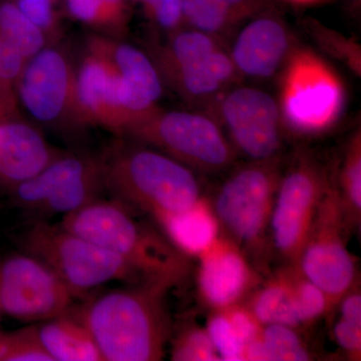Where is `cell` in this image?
Wrapping results in <instances>:
<instances>
[{"mask_svg": "<svg viewBox=\"0 0 361 361\" xmlns=\"http://www.w3.org/2000/svg\"><path fill=\"white\" fill-rule=\"evenodd\" d=\"M170 287L142 282L114 289L85 304L78 317L89 329L103 361H157L171 334L166 305Z\"/></svg>", "mask_w": 361, "mask_h": 361, "instance_id": "6da1fadb", "label": "cell"}, {"mask_svg": "<svg viewBox=\"0 0 361 361\" xmlns=\"http://www.w3.org/2000/svg\"><path fill=\"white\" fill-rule=\"evenodd\" d=\"M59 224L120 256L147 281L172 288L189 272L187 256L118 201L97 199L61 217Z\"/></svg>", "mask_w": 361, "mask_h": 361, "instance_id": "7a4b0ae2", "label": "cell"}, {"mask_svg": "<svg viewBox=\"0 0 361 361\" xmlns=\"http://www.w3.org/2000/svg\"><path fill=\"white\" fill-rule=\"evenodd\" d=\"M99 161L104 189L123 205L154 218L185 210L201 198L191 169L163 152L116 146Z\"/></svg>", "mask_w": 361, "mask_h": 361, "instance_id": "3957f363", "label": "cell"}, {"mask_svg": "<svg viewBox=\"0 0 361 361\" xmlns=\"http://www.w3.org/2000/svg\"><path fill=\"white\" fill-rule=\"evenodd\" d=\"M23 246L26 253L49 266L75 298L110 282H149L120 256L61 224L35 223L25 232Z\"/></svg>", "mask_w": 361, "mask_h": 361, "instance_id": "277c9868", "label": "cell"}, {"mask_svg": "<svg viewBox=\"0 0 361 361\" xmlns=\"http://www.w3.org/2000/svg\"><path fill=\"white\" fill-rule=\"evenodd\" d=\"M345 104L338 73L308 49L288 56L280 87L282 116L292 130L313 135L334 127Z\"/></svg>", "mask_w": 361, "mask_h": 361, "instance_id": "5b68a950", "label": "cell"}, {"mask_svg": "<svg viewBox=\"0 0 361 361\" xmlns=\"http://www.w3.org/2000/svg\"><path fill=\"white\" fill-rule=\"evenodd\" d=\"M348 225L341 195L329 187L295 264L304 277L326 294L331 307L355 286V260L344 239Z\"/></svg>", "mask_w": 361, "mask_h": 361, "instance_id": "8992f818", "label": "cell"}, {"mask_svg": "<svg viewBox=\"0 0 361 361\" xmlns=\"http://www.w3.org/2000/svg\"><path fill=\"white\" fill-rule=\"evenodd\" d=\"M127 132L189 168L222 170L233 160L231 149L218 126L198 114L154 110L135 121Z\"/></svg>", "mask_w": 361, "mask_h": 361, "instance_id": "52a82bcc", "label": "cell"}, {"mask_svg": "<svg viewBox=\"0 0 361 361\" xmlns=\"http://www.w3.org/2000/svg\"><path fill=\"white\" fill-rule=\"evenodd\" d=\"M255 161L226 180L212 205L228 238L249 248L264 239L281 180L271 159Z\"/></svg>", "mask_w": 361, "mask_h": 361, "instance_id": "ba28073f", "label": "cell"}, {"mask_svg": "<svg viewBox=\"0 0 361 361\" xmlns=\"http://www.w3.org/2000/svg\"><path fill=\"white\" fill-rule=\"evenodd\" d=\"M104 189L99 161L59 155L32 179L13 188L16 205L39 217L68 215L99 199Z\"/></svg>", "mask_w": 361, "mask_h": 361, "instance_id": "9c48e42d", "label": "cell"}, {"mask_svg": "<svg viewBox=\"0 0 361 361\" xmlns=\"http://www.w3.org/2000/svg\"><path fill=\"white\" fill-rule=\"evenodd\" d=\"M75 297L39 259L18 253L0 259V312L39 323L70 312Z\"/></svg>", "mask_w": 361, "mask_h": 361, "instance_id": "30bf717a", "label": "cell"}, {"mask_svg": "<svg viewBox=\"0 0 361 361\" xmlns=\"http://www.w3.org/2000/svg\"><path fill=\"white\" fill-rule=\"evenodd\" d=\"M325 176L312 161L301 159L280 180L270 218L273 245L295 265L329 189Z\"/></svg>", "mask_w": 361, "mask_h": 361, "instance_id": "8fae6325", "label": "cell"}, {"mask_svg": "<svg viewBox=\"0 0 361 361\" xmlns=\"http://www.w3.org/2000/svg\"><path fill=\"white\" fill-rule=\"evenodd\" d=\"M221 113L240 151L254 161L268 160L281 142L276 102L262 90L241 87L222 101Z\"/></svg>", "mask_w": 361, "mask_h": 361, "instance_id": "7c38bea8", "label": "cell"}, {"mask_svg": "<svg viewBox=\"0 0 361 361\" xmlns=\"http://www.w3.org/2000/svg\"><path fill=\"white\" fill-rule=\"evenodd\" d=\"M16 85L21 103L37 122H58L71 102H75L71 66L58 49L44 47L28 59Z\"/></svg>", "mask_w": 361, "mask_h": 361, "instance_id": "4fadbf2b", "label": "cell"}, {"mask_svg": "<svg viewBox=\"0 0 361 361\" xmlns=\"http://www.w3.org/2000/svg\"><path fill=\"white\" fill-rule=\"evenodd\" d=\"M199 258V294L214 310L239 304L256 284L257 276L245 254L230 238L219 236Z\"/></svg>", "mask_w": 361, "mask_h": 361, "instance_id": "5bb4252c", "label": "cell"}, {"mask_svg": "<svg viewBox=\"0 0 361 361\" xmlns=\"http://www.w3.org/2000/svg\"><path fill=\"white\" fill-rule=\"evenodd\" d=\"M92 45L108 59L118 75L127 132L135 121L155 110L163 92L160 75L148 56L133 45L99 40Z\"/></svg>", "mask_w": 361, "mask_h": 361, "instance_id": "9a60e30c", "label": "cell"}, {"mask_svg": "<svg viewBox=\"0 0 361 361\" xmlns=\"http://www.w3.org/2000/svg\"><path fill=\"white\" fill-rule=\"evenodd\" d=\"M75 104L85 120L126 132L128 120L121 106L118 75L92 44L75 80Z\"/></svg>", "mask_w": 361, "mask_h": 361, "instance_id": "2e32d148", "label": "cell"}, {"mask_svg": "<svg viewBox=\"0 0 361 361\" xmlns=\"http://www.w3.org/2000/svg\"><path fill=\"white\" fill-rule=\"evenodd\" d=\"M56 157L35 128L0 123V180L11 189L39 174Z\"/></svg>", "mask_w": 361, "mask_h": 361, "instance_id": "e0dca14e", "label": "cell"}, {"mask_svg": "<svg viewBox=\"0 0 361 361\" xmlns=\"http://www.w3.org/2000/svg\"><path fill=\"white\" fill-rule=\"evenodd\" d=\"M289 51V37L281 23L271 18L252 21L240 32L232 52L235 68L254 78L274 75Z\"/></svg>", "mask_w": 361, "mask_h": 361, "instance_id": "ac0fdd59", "label": "cell"}, {"mask_svg": "<svg viewBox=\"0 0 361 361\" xmlns=\"http://www.w3.org/2000/svg\"><path fill=\"white\" fill-rule=\"evenodd\" d=\"M161 233L185 256H200L220 236V223L212 205L199 199L193 206L179 212L155 218Z\"/></svg>", "mask_w": 361, "mask_h": 361, "instance_id": "d6986e66", "label": "cell"}, {"mask_svg": "<svg viewBox=\"0 0 361 361\" xmlns=\"http://www.w3.org/2000/svg\"><path fill=\"white\" fill-rule=\"evenodd\" d=\"M51 361H103L89 329L70 312L32 325Z\"/></svg>", "mask_w": 361, "mask_h": 361, "instance_id": "ffe728a7", "label": "cell"}, {"mask_svg": "<svg viewBox=\"0 0 361 361\" xmlns=\"http://www.w3.org/2000/svg\"><path fill=\"white\" fill-rule=\"evenodd\" d=\"M179 89L189 97L212 94L234 75L231 58L221 49L169 63Z\"/></svg>", "mask_w": 361, "mask_h": 361, "instance_id": "44dd1931", "label": "cell"}, {"mask_svg": "<svg viewBox=\"0 0 361 361\" xmlns=\"http://www.w3.org/2000/svg\"><path fill=\"white\" fill-rule=\"evenodd\" d=\"M294 273L295 265L285 268L252 295L247 308L262 326L282 324L295 329L301 326L295 310Z\"/></svg>", "mask_w": 361, "mask_h": 361, "instance_id": "7402d4cb", "label": "cell"}, {"mask_svg": "<svg viewBox=\"0 0 361 361\" xmlns=\"http://www.w3.org/2000/svg\"><path fill=\"white\" fill-rule=\"evenodd\" d=\"M0 39L16 47L26 59L42 51L45 44L44 30L11 2L0 6Z\"/></svg>", "mask_w": 361, "mask_h": 361, "instance_id": "603a6c76", "label": "cell"}, {"mask_svg": "<svg viewBox=\"0 0 361 361\" xmlns=\"http://www.w3.org/2000/svg\"><path fill=\"white\" fill-rule=\"evenodd\" d=\"M261 341L266 361H303L310 360V353L295 329L282 324L262 327Z\"/></svg>", "mask_w": 361, "mask_h": 361, "instance_id": "cb8c5ba5", "label": "cell"}, {"mask_svg": "<svg viewBox=\"0 0 361 361\" xmlns=\"http://www.w3.org/2000/svg\"><path fill=\"white\" fill-rule=\"evenodd\" d=\"M342 203L348 221L360 220L361 212V142L356 135L349 146L341 171Z\"/></svg>", "mask_w": 361, "mask_h": 361, "instance_id": "d4e9b609", "label": "cell"}, {"mask_svg": "<svg viewBox=\"0 0 361 361\" xmlns=\"http://www.w3.org/2000/svg\"><path fill=\"white\" fill-rule=\"evenodd\" d=\"M220 360H245L246 344L224 310H215L206 329Z\"/></svg>", "mask_w": 361, "mask_h": 361, "instance_id": "484cf974", "label": "cell"}, {"mask_svg": "<svg viewBox=\"0 0 361 361\" xmlns=\"http://www.w3.org/2000/svg\"><path fill=\"white\" fill-rule=\"evenodd\" d=\"M230 11L231 7L223 0H183V16L206 33L222 30L229 21Z\"/></svg>", "mask_w": 361, "mask_h": 361, "instance_id": "4316f807", "label": "cell"}, {"mask_svg": "<svg viewBox=\"0 0 361 361\" xmlns=\"http://www.w3.org/2000/svg\"><path fill=\"white\" fill-rule=\"evenodd\" d=\"M293 285L296 314L300 325L310 324L331 308L326 294L304 277L296 266Z\"/></svg>", "mask_w": 361, "mask_h": 361, "instance_id": "83f0119b", "label": "cell"}, {"mask_svg": "<svg viewBox=\"0 0 361 361\" xmlns=\"http://www.w3.org/2000/svg\"><path fill=\"white\" fill-rule=\"evenodd\" d=\"M0 361H51L32 326L9 334H0Z\"/></svg>", "mask_w": 361, "mask_h": 361, "instance_id": "f1b7e54d", "label": "cell"}, {"mask_svg": "<svg viewBox=\"0 0 361 361\" xmlns=\"http://www.w3.org/2000/svg\"><path fill=\"white\" fill-rule=\"evenodd\" d=\"M172 360L216 361L220 360V358L206 330L198 326H189L183 329L175 339L172 348Z\"/></svg>", "mask_w": 361, "mask_h": 361, "instance_id": "f546056e", "label": "cell"}, {"mask_svg": "<svg viewBox=\"0 0 361 361\" xmlns=\"http://www.w3.org/2000/svg\"><path fill=\"white\" fill-rule=\"evenodd\" d=\"M27 59L16 47L0 39V90L9 92L18 84Z\"/></svg>", "mask_w": 361, "mask_h": 361, "instance_id": "4dcf8cb0", "label": "cell"}, {"mask_svg": "<svg viewBox=\"0 0 361 361\" xmlns=\"http://www.w3.org/2000/svg\"><path fill=\"white\" fill-rule=\"evenodd\" d=\"M322 37L320 42L326 47L332 54L343 59L353 71L360 73V51L357 44L350 42L341 35L332 32H318Z\"/></svg>", "mask_w": 361, "mask_h": 361, "instance_id": "1f68e13d", "label": "cell"}, {"mask_svg": "<svg viewBox=\"0 0 361 361\" xmlns=\"http://www.w3.org/2000/svg\"><path fill=\"white\" fill-rule=\"evenodd\" d=\"M153 11L159 25L165 28L178 25L183 16V0H140Z\"/></svg>", "mask_w": 361, "mask_h": 361, "instance_id": "d6a6232c", "label": "cell"}, {"mask_svg": "<svg viewBox=\"0 0 361 361\" xmlns=\"http://www.w3.org/2000/svg\"><path fill=\"white\" fill-rule=\"evenodd\" d=\"M51 0H18L16 6L28 20L42 30L51 27L54 21Z\"/></svg>", "mask_w": 361, "mask_h": 361, "instance_id": "836d02e7", "label": "cell"}, {"mask_svg": "<svg viewBox=\"0 0 361 361\" xmlns=\"http://www.w3.org/2000/svg\"><path fill=\"white\" fill-rule=\"evenodd\" d=\"M66 4L71 16L82 23H99L108 16L99 0H66Z\"/></svg>", "mask_w": 361, "mask_h": 361, "instance_id": "e575fe53", "label": "cell"}, {"mask_svg": "<svg viewBox=\"0 0 361 361\" xmlns=\"http://www.w3.org/2000/svg\"><path fill=\"white\" fill-rule=\"evenodd\" d=\"M336 341L349 355L360 357L361 329L353 326L344 320H339L334 329Z\"/></svg>", "mask_w": 361, "mask_h": 361, "instance_id": "d590c367", "label": "cell"}, {"mask_svg": "<svg viewBox=\"0 0 361 361\" xmlns=\"http://www.w3.org/2000/svg\"><path fill=\"white\" fill-rule=\"evenodd\" d=\"M341 319L361 329V294L356 286H353L342 298Z\"/></svg>", "mask_w": 361, "mask_h": 361, "instance_id": "8d00e7d4", "label": "cell"}, {"mask_svg": "<svg viewBox=\"0 0 361 361\" xmlns=\"http://www.w3.org/2000/svg\"><path fill=\"white\" fill-rule=\"evenodd\" d=\"M101 2L102 6H104V8L106 9V13H109V11H115L116 7L120 6L122 0H99Z\"/></svg>", "mask_w": 361, "mask_h": 361, "instance_id": "74e56055", "label": "cell"}, {"mask_svg": "<svg viewBox=\"0 0 361 361\" xmlns=\"http://www.w3.org/2000/svg\"><path fill=\"white\" fill-rule=\"evenodd\" d=\"M223 1H224L226 4H228V6L233 8V7L237 6V4H239L240 2L243 1V0H223Z\"/></svg>", "mask_w": 361, "mask_h": 361, "instance_id": "f35d334b", "label": "cell"}, {"mask_svg": "<svg viewBox=\"0 0 361 361\" xmlns=\"http://www.w3.org/2000/svg\"><path fill=\"white\" fill-rule=\"evenodd\" d=\"M291 1L299 2V4H310V2L317 1V0H291Z\"/></svg>", "mask_w": 361, "mask_h": 361, "instance_id": "ab89813d", "label": "cell"}]
</instances>
